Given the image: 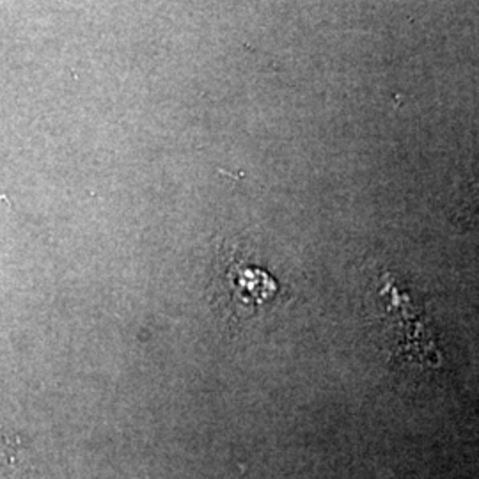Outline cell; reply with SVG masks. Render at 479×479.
Returning a JSON list of instances; mask_svg holds the SVG:
<instances>
[{
  "instance_id": "obj_1",
  "label": "cell",
  "mask_w": 479,
  "mask_h": 479,
  "mask_svg": "<svg viewBox=\"0 0 479 479\" xmlns=\"http://www.w3.org/2000/svg\"><path fill=\"white\" fill-rule=\"evenodd\" d=\"M224 286L242 307H259L275 297L277 282L263 268L242 259H231L222 271Z\"/></svg>"
}]
</instances>
